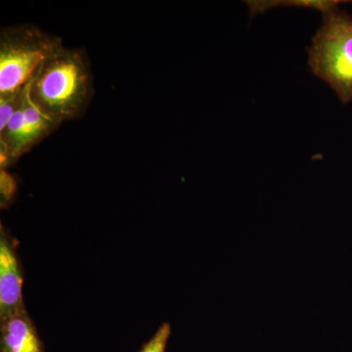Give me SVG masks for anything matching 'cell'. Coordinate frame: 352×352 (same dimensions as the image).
Here are the masks:
<instances>
[{
  "mask_svg": "<svg viewBox=\"0 0 352 352\" xmlns=\"http://www.w3.org/2000/svg\"><path fill=\"white\" fill-rule=\"evenodd\" d=\"M308 66L328 83L342 103L352 101V16L339 8L324 14L311 39Z\"/></svg>",
  "mask_w": 352,
  "mask_h": 352,
  "instance_id": "7a4b0ae2",
  "label": "cell"
},
{
  "mask_svg": "<svg viewBox=\"0 0 352 352\" xmlns=\"http://www.w3.org/2000/svg\"><path fill=\"white\" fill-rule=\"evenodd\" d=\"M347 1L340 0H250L245 2L252 16L265 13L276 7H296V8L314 9L326 14L339 8L340 4Z\"/></svg>",
  "mask_w": 352,
  "mask_h": 352,
  "instance_id": "52a82bcc",
  "label": "cell"
},
{
  "mask_svg": "<svg viewBox=\"0 0 352 352\" xmlns=\"http://www.w3.org/2000/svg\"><path fill=\"white\" fill-rule=\"evenodd\" d=\"M171 332L170 324L166 322L160 326L154 336L148 340L139 352H166Z\"/></svg>",
  "mask_w": 352,
  "mask_h": 352,
  "instance_id": "9c48e42d",
  "label": "cell"
},
{
  "mask_svg": "<svg viewBox=\"0 0 352 352\" xmlns=\"http://www.w3.org/2000/svg\"><path fill=\"white\" fill-rule=\"evenodd\" d=\"M17 190L15 177L7 171L6 168H0V205L6 208L10 205Z\"/></svg>",
  "mask_w": 352,
  "mask_h": 352,
  "instance_id": "30bf717a",
  "label": "cell"
},
{
  "mask_svg": "<svg viewBox=\"0 0 352 352\" xmlns=\"http://www.w3.org/2000/svg\"><path fill=\"white\" fill-rule=\"evenodd\" d=\"M28 85L30 99L46 117L59 124L78 119L94 92L87 53L62 46L41 65Z\"/></svg>",
  "mask_w": 352,
  "mask_h": 352,
  "instance_id": "6da1fadb",
  "label": "cell"
},
{
  "mask_svg": "<svg viewBox=\"0 0 352 352\" xmlns=\"http://www.w3.org/2000/svg\"><path fill=\"white\" fill-rule=\"evenodd\" d=\"M24 87L14 94L0 96V131L8 124L22 97Z\"/></svg>",
  "mask_w": 352,
  "mask_h": 352,
  "instance_id": "ba28073f",
  "label": "cell"
},
{
  "mask_svg": "<svg viewBox=\"0 0 352 352\" xmlns=\"http://www.w3.org/2000/svg\"><path fill=\"white\" fill-rule=\"evenodd\" d=\"M0 352H44V344L25 307L0 319Z\"/></svg>",
  "mask_w": 352,
  "mask_h": 352,
  "instance_id": "8992f818",
  "label": "cell"
},
{
  "mask_svg": "<svg viewBox=\"0 0 352 352\" xmlns=\"http://www.w3.org/2000/svg\"><path fill=\"white\" fill-rule=\"evenodd\" d=\"M25 307L23 272L15 241L0 226V319Z\"/></svg>",
  "mask_w": 352,
  "mask_h": 352,
  "instance_id": "5b68a950",
  "label": "cell"
},
{
  "mask_svg": "<svg viewBox=\"0 0 352 352\" xmlns=\"http://www.w3.org/2000/svg\"><path fill=\"white\" fill-rule=\"evenodd\" d=\"M28 85L12 117L0 131V168L16 163L60 126L34 105Z\"/></svg>",
  "mask_w": 352,
  "mask_h": 352,
  "instance_id": "277c9868",
  "label": "cell"
},
{
  "mask_svg": "<svg viewBox=\"0 0 352 352\" xmlns=\"http://www.w3.org/2000/svg\"><path fill=\"white\" fill-rule=\"evenodd\" d=\"M63 46L60 36L36 25L2 28L0 32V96L18 91L41 65Z\"/></svg>",
  "mask_w": 352,
  "mask_h": 352,
  "instance_id": "3957f363",
  "label": "cell"
}]
</instances>
